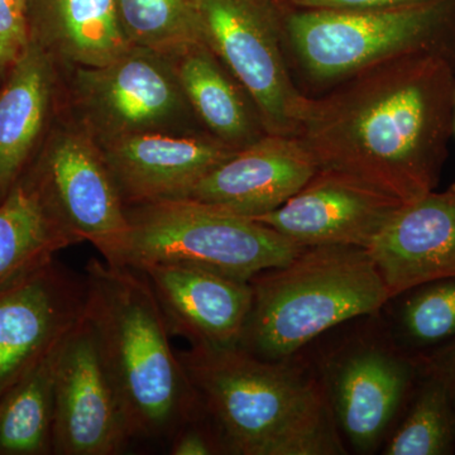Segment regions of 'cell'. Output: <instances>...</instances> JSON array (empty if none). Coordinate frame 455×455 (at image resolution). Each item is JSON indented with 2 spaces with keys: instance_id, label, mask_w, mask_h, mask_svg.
Segmentation results:
<instances>
[{
  "instance_id": "12",
  "label": "cell",
  "mask_w": 455,
  "mask_h": 455,
  "mask_svg": "<svg viewBox=\"0 0 455 455\" xmlns=\"http://www.w3.org/2000/svg\"><path fill=\"white\" fill-rule=\"evenodd\" d=\"M403 204L357 179L319 169L283 206L251 220L302 247L344 244L368 248Z\"/></svg>"
},
{
  "instance_id": "17",
  "label": "cell",
  "mask_w": 455,
  "mask_h": 455,
  "mask_svg": "<svg viewBox=\"0 0 455 455\" xmlns=\"http://www.w3.org/2000/svg\"><path fill=\"white\" fill-rule=\"evenodd\" d=\"M425 363L427 359L364 346L335 364L326 392L338 427L353 447L367 453L379 445Z\"/></svg>"
},
{
  "instance_id": "16",
  "label": "cell",
  "mask_w": 455,
  "mask_h": 455,
  "mask_svg": "<svg viewBox=\"0 0 455 455\" xmlns=\"http://www.w3.org/2000/svg\"><path fill=\"white\" fill-rule=\"evenodd\" d=\"M367 251L391 300L455 277V182L403 203Z\"/></svg>"
},
{
  "instance_id": "24",
  "label": "cell",
  "mask_w": 455,
  "mask_h": 455,
  "mask_svg": "<svg viewBox=\"0 0 455 455\" xmlns=\"http://www.w3.org/2000/svg\"><path fill=\"white\" fill-rule=\"evenodd\" d=\"M116 11L130 46L172 57L204 42L200 0H116Z\"/></svg>"
},
{
  "instance_id": "9",
  "label": "cell",
  "mask_w": 455,
  "mask_h": 455,
  "mask_svg": "<svg viewBox=\"0 0 455 455\" xmlns=\"http://www.w3.org/2000/svg\"><path fill=\"white\" fill-rule=\"evenodd\" d=\"M203 40L252 101L267 134L295 137L309 99L293 85L268 0H200Z\"/></svg>"
},
{
  "instance_id": "3",
  "label": "cell",
  "mask_w": 455,
  "mask_h": 455,
  "mask_svg": "<svg viewBox=\"0 0 455 455\" xmlns=\"http://www.w3.org/2000/svg\"><path fill=\"white\" fill-rule=\"evenodd\" d=\"M85 315L112 377L132 442L170 439L203 416L154 291L130 266L90 259Z\"/></svg>"
},
{
  "instance_id": "6",
  "label": "cell",
  "mask_w": 455,
  "mask_h": 455,
  "mask_svg": "<svg viewBox=\"0 0 455 455\" xmlns=\"http://www.w3.org/2000/svg\"><path fill=\"white\" fill-rule=\"evenodd\" d=\"M453 0L372 11L299 9L284 29L302 68L317 82L338 83L383 60L438 51L455 60Z\"/></svg>"
},
{
  "instance_id": "2",
  "label": "cell",
  "mask_w": 455,
  "mask_h": 455,
  "mask_svg": "<svg viewBox=\"0 0 455 455\" xmlns=\"http://www.w3.org/2000/svg\"><path fill=\"white\" fill-rule=\"evenodd\" d=\"M178 355L223 453H346L324 382L290 358L263 359L239 346Z\"/></svg>"
},
{
  "instance_id": "22",
  "label": "cell",
  "mask_w": 455,
  "mask_h": 455,
  "mask_svg": "<svg viewBox=\"0 0 455 455\" xmlns=\"http://www.w3.org/2000/svg\"><path fill=\"white\" fill-rule=\"evenodd\" d=\"M64 340L0 396V455L53 454L56 372Z\"/></svg>"
},
{
  "instance_id": "20",
  "label": "cell",
  "mask_w": 455,
  "mask_h": 455,
  "mask_svg": "<svg viewBox=\"0 0 455 455\" xmlns=\"http://www.w3.org/2000/svg\"><path fill=\"white\" fill-rule=\"evenodd\" d=\"M170 59L191 109L208 133L236 149L267 134L251 99L205 42Z\"/></svg>"
},
{
  "instance_id": "21",
  "label": "cell",
  "mask_w": 455,
  "mask_h": 455,
  "mask_svg": "<svg viewBox=\"0 0 455 455\" xmlns=\"http://www.w3.org/2000/svg\"><path fill=\"white\" fill-rule=\"evenodd\" d=\"M75 244L28 180H18L0 200V289Z\"/></svg>"
},
{
  "instance_id": "26",
  "label": "cell",
  "mask_w": 455,
  "mask_h": 455,
  "mask_svg": "<svg viewBox=\"0 0 455 455\" xmlns=\"http://www.w3.org/2000/svg\"><path fill=\"white\" fill-rule=\"evenodd\" d=\"M31 41L27 0H0V75L7 76Z\"/></svg>"
},
{
  "instance_id": "8",
  "label": "cell",
  "mask_w": 455,
  "mask_h": 455,
  "mask_svg": "<svg viewBox=\"0 0 455 455\" xmlns=\"http://www.w3.org/2000/svg\"><path fill=\"white\" fill-rule=\"evenodd\" d=\"M22 178L79 243L88 242L106 262L123 265L127 205L97 140L62 108Z\"/></svg>"
},
{
  "instance_id": "14",
  "label": "cell",
  "mask_w": 455,
  "mask_h": 455,
  "mask_svg": "<svg viewBox=\"0 0 455 455\" xmlns=\"http://www.w3.org/2000/svg\"><path fill=\"white\" fill-rule=\"evenodd\" d=\"M99 147L127 206L187 199L214 167L238 151L206 131L155 132Z\"/></svg>"
},
{
  "instance_id": "4",
  "label": "cell",
  "mask_w": 455,
  "mask_h": 455,
  "mask_svg": "<svg viewBox=\"0 0 455 455\" xmlns=\"http://www.w3.org/2000/svg\"><path fill=\"white\" fill-rule=\"evenodd\" d=\"M253 304L239 347L263 359L292 357L329 329L373 315L391 300L367 248L305 247L251 278Z\"/></svg>"
},
{
  "instance_id": "25",
  "label": "cell",
  "mask_w": 455,
  "mask_h": 455,
  "mask_svg": "<svg viewBox=\"0 0 455 455\" xmlns=\"http://www.w3.org/2000/svg\"><path fill=\"white\" fill-rule=\"evenodd\" d=\"M403 302L401 325L418 347L455 340V277L443 278L412 290Z\"/></svg>"
},
{
  "instance_id": "5",
  "label": "cell",
  "mask_w": 455,
  "mask_h": 455,
  "mask_svg": "<svg viewBox=\"0 0 455 455\" xmlns=\"http://www.w3.org/2000/svg\"><path fill=\"white\" fill-rule=\"evenodd\" d=\"M130 232L122 266L188 263L251 278L286 265L305 247L265 224L194 200L127 206Z\"/></svg>"
},
{
  "instance_id": "23",
  "label": "cell",
  "mask_w": 455,
  "mask_h": 455,
  "mask_svg": "<svg viewBox=\"0 0 455 455\" xmlns=\"http://www.w3.org/2000/svg\"><path fill=\"white\" fill-rule=\"evenodd\" d=\"M455 451V409L444 372L427 359L424 381L386 455H448Z\"/></svg>"
},
{
  "instance_id": "11",
  "label": "cell",
  "mask_w": 455,
  "mask_h": 455,
  "mask_svg": "<svg viewBox=\"0 0 455 455\" xmlns=\"http://www.w3.org/2000/svg\"><path fill=\"white\" fill-rule=\"evenodd\" d=\"M85 277L52 259L0 289V396L82 320Z\"/></svg>"
},
{
  "instance_id": "30",
  "label": "cell",
  "mask_w": 455,
  "mask_h": 455,
  "mask_svg": "<svg viewBox=\"0 0 455 455\" xmlns=\"http://www.w3.org/2000/svg\"><path fill=\"white\" fill-rule=\"evenodd\" d=\"M454 133H455V121H454Z\"/></svg>"
},
{
  "instance_id": "10",
  "label": "cell",
  "mask_w": 455,
  "mask_h": 455,
  "mask_svg": "<svg viewBox=\"0 0 455 455\" xmlns=\"http://www.w3.org/2000/svg\"><path fill=\"white\" fill-rule=\"evenodd\" d=\"M131 443L121 401L84 313L57 363L53 454L118 455Z\"/></svg>"
},
{
  "instance_id": "29",
  "label": "cell",
  "mask_w": 455,
  "mask_h": 455,
  "mask_svg": "<svg viewBox=\"0 0 455 455\" xmlns=\"http://www.w3.org/2000/svg\"><path fill=\"white\" fill-rule=\"evenodd\" d=\"M431 361L439 366L440 370L444 372L447 377L449 387H451V397L455 409V340L451 341V347L442 355L431 358Z\"/></svg>"
},
{
  "instance_id": "19",
  "label": "cell",
  "mask_w": 455,
  "mask_h": 455,
  "mask_svg": "<svg viewBox=\"0 0 455 455\" xmlns=\"http://www.w3.org/2000/svg\"><path fill=\"white\" fill-rule=\"evenodd\" d=\"M28 23L31 40L61 71L106 64L130 47L116 0H33Z\"/></svg>"
},
{
  "instance_id": "7",
  "label": "cell",
  "mask_w": 455,
  "mask_h": 455,
  "mask_svg": "<svg viewBox=\"0 0 455 455\" xmlns=\"http://www.w3.org/2000/svg\"><path fill=\"white\" fill-rule=\"evenodd\" d=\"M61 108L99 145L200 127L169 56L130 46L103 65L61 71Z\"/></svg>"
},
{
  "instance_id": "27",
  "label": "cell",
  "mask_w": 455,
  "mask_h": 455,
  "mask_svg": "<svg viewBox=\"0 0 455 455\" xmlns=\"http://www.w3.org/2000/svg\"><path fill=\"white\" fill-rule=\"evenodd\" d=\"M203 416L182 425L169 442L171 455H212L223 453L214 429L202 427Z\"/></svg>"
},
{
  "instance_id": "28",
  "label": "cell",
  "mask_w": 455,
  "mask_h": 455,
  "mask_svg": "<svg viewBox=\"0 0 455 455\" xmlns=\"http://www.w3.org/2000/svg\"><path fill=\"white\" fill-rule=\"evenodd\" d=\"M299 9H340V11H372L418 4L429 0H289Z\"/></svg>"
},
{
  "instance_id": "18",
  "label": "cell",
  "mask_w": 455,
  "mask_h": 455,
  "mask_svg": "<svg viewBox=\"0 0 455 455\" xmlns=\"http://www.w3.org/2000/svg\"><path fill=\"white\" fill-rule=\"evenodd\" d=\"M0 89V200L22 178L49 132L61 100V70L29 41Z\"/></svg>"
},
{
  "instance_id": "13",
  "label": "cell",
  "mask_w": 455,
  "mask_h": 455,
  "mask_svg": "<svg viewBox=\"0 0 455 455\" xmlns=\"http://www.w3.org/2000/svg\"><path fill=\"white\" fill-rule=\"evenodd\" d=\"M145 275L171 337L190 346H239L253 304L250 281L188 263H146Z\"/></svg>"
},
{
  "instance_id": "1",
  "label": "cell",
  "mask_w": 455,
  "mask_h": 455,
  "mask_svg": "<svg viewBox=\"0 0 455 455\" xmlns=\"http://www.w3.org/2000/svg\"><path fill=\"white\" fill-rule=\"evenodd\" d=\"M454 121L455 60L438 51H412L309 99L295 137L319 169L407 203L438 185Z\"/></svg>"
},
{
  "instance_id": "15",
  "label": "cell",
  "mask_w": 455,
  "mask_h": 455,
  "mask_svg": "<svg viewBox=\"0 0 455 455\" xmlns=\"http://www.w3.org/2000/svg\"><path fill=\"white\" fill-rule=\"evenodd\" d=\"M317 171L315 158L298 137L265 134L214 167L187 199L259 217L283 206Z\"/></svg>"
}]
</instances>
